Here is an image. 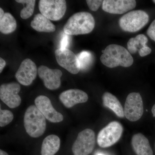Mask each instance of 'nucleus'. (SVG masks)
I'll return each mask as SVG.
<instances>
[{
  "mask_svg": "<svg viewBox=\"0 0 155 155\" xmlns=\"http://www.w3.org/2000/svg\"><path fill=\"white\" fill-rule=\"evenodd\" d=\"M125 117L131 122L141 118L143 113L142 99L139 93H131L127 96L124 109Z\"/></svg>",
  "mask_w": 155,
  "mask_h": 155,
  "instance_id": "8",
  "label": "nucleus"
},
{
  "mask_svg": "<svg viewBox=\"0 0 155 155\" xmlns=\"http://www.w3.org/2000/svg\"><path fill=\"white\" fill-rule=\"evenodd\" d=\"M17 22L10 13H5L0 18V31L4 34H9L15 31L17 28Z\"/></svg>",
  "mask_w": 155,
  "mask_h": 155,
  "instance_id": "21",
  "label": "nucleus"
},
{
  "mask_svg": "<svg viewBox=\"0 0 155 155\" xmlns=\"http://www.w3.org/2000/svg\"><path fill=\"white\" fill-rule=\"evenodd\" d=\"M0 155H8V154L5 152L1 150H0Z\"/></svg>",
  "mask_w": 155,
  "mask_h": 155,
  "instance_id": "30",
  "label": "nucleus"
},
{
  "mask_svg": "<svg viewBox=\"0 0 155 155\" xmlns=\"http://www.w3.org/2000/svg\"><path fill=\"white\" fill-rule=\"evenodd\" d=\"M149 20L148 15L144 11L137 10L130 11L123 15L119 20V25L125 31H138L146 25Z\"/></svg>",
  "mask_w": 155,
  "mask_h": 155,
  "instance_id": "4",
  "label": "nucleus"
},
{
  "mask_svg": "<svg viewBox=\"0 0 155 155\" xmlns=\"http://www.w3.org/2000/svg\"><path fill=\"white\" fill-rule=\"evenodd\" d=\"M14 119V115L8 110H0V126L4 127L8 125Z\"/></svg>",
  "mask_w": 155,
  "mask_h": 155,
  "instance_id": "24",
  "label": "nucleus"
},
{
  "mask_svg": "<svg viewBox=\"0 0 155 155\" xmlns=\"http://www.w3.org/2000/svg\"><path fill=\"white\" fill-rule=\"evenodd\" d=\"M89 8L92 11H97L102 4H103L104 1L102 0H87Z\"/></svg>",
  "mask_w": 155,
  "mask_h": 155,
  "instance_id": "25",
  "label": "nucleus"
},
{
  "mask_svg": "<svg viewBox=\"0 0 155 155\" xmlns=\"http://www.w3.org/2000/svg\"><path fill=\"white\" fill-rule=\"evenodd\" d=\"M38 7L41 14L53 21L61 19L67 11V3L64 0H40Z\"/></svg>",
  "mask_w": 155,
  "mask_h": 155,
  "instance_id": "5",
  "label": "nucleus"
},
{
  "mask_svg": "<svg viewBox=\"0 0 155 155\" xmlns=\"http://www.w3.org/2000/svg\"><path fill=\"white\" fill-rule=\"evenodd\" d=\"M5 14V13L4 12V11H3V9L1 8H0V18H2V17H3Z\"/></svg>",
  "mask_w": 155,
  "mask_h": 155,
  "instance_id": "29",
  "label": "nucleus"
},
{
  "mask_svg": "<svg viewBox=\"0 0 155 155\" xmlns=\"http://www.w3.org/2000/svg\"><path fill=\"white\" fill-rule=\"evenodd\" d=\"M55 55L60 66L72 74L80 71V66L77 56L68 49L59 48L56 50Z\"/></svg>",
  "mask_w": 155,
  "mask_h": 155,
  "instance_id": "9",
  "label": "nucleus"
},
{
  "mask_svg": "<svg viewBox=\"0 0 155 155\" xmlns=\"http://www.w3.org/2000/svg\"><path fill=\"white\" fill-rule=\"evenodd\" d=\"M77 57L81 70H86L91 66L93 61V57L91 53L83 51L78 55Z\"/></svg>",
  "mask_w": 155,
  "mask_h": 155,
  "instance_id": "23",
  "label": "nucleus"
},
{
  "mask_svg": "<svg viewBox=\"0 0 155 155\" xmlns=\"http://www.w3.org/2000/svg\"><path fill=\"white\" fill-rule=\"evenodd\" d=\"M69 35L67 34L64 35L61 39V43H60V48L61 49H67L69 44Z\"/></svg>",
  "mask_w": 155,
  "mask_h": 155,
  "instance_id": "27",
  "label": "nucleus"
},
{
  "mask_svg": "<svg viewBox=\"0 0 155 155\" xmlns=\"http://www.w3.org/2000/svg\"><path fill=\"white\" fill-rule=\"evenodd\" d=\"M123 127L119 122L114 121L109 123L100 131L97 142L100 147L107 148L116 143L120 139Z\"/></svg>",
  "mask_w": 155,
  "mask_h": 155,
  "instance_id": "6",
  "label": "nucleus"
},
{
  "mask_svg": "<svg viewBox=\"0 0 155 155\" xmlns=\"http://www.w3.org/2000/svg\"><path fill=\"white\" fill-rule=\"evenodd\" d=\"M35 103L39 110L50 122L57 123L62 122L64 119L62 114L55 110L49 98L45 96L40 95L37 97Z\"/></svg>",
  "mask_w": 155,
  "mask_h": 155,
  "instance_id": "12",
  "label": "nucleus"
},
{
  "mask_svg": "<svg viewBox=\"0 0 155 155\" xmlns=\"http://www.w3.org/2000/svg\"><path fill=\"white\" fill-rule=\"evenodd\" d=\"M37 71L34 62L31 59H26L20 64L15 74V77L20 84L28 86L36 78Z\"/></svg>",
  "mask_w": 155,
  "mask_h": 155,
  "instance_id": "11",
  "label": "nucleus"
},
{
  "mask_svg": "<svg viewBox=\"0 0 155 155\" xmlns=\"http://www.w3.org/2000/svg\"><path fill=\"white\" fill-rule=\"evenodd\" d=\"M136 6L134 0H104L102 9L110 14H122L134 9Z\"/></svg>",
  "mask_w": 155,
  "mask_h": 155,
  "instance_id": "14",
  "label": "nucleus"
},
{
  "mask_svg": "<svg viewBox=\"0 0 155 155\" xmlns=\"http://www.w3.org/2000/svg\"><path fill=\"white\" fill-rule=\"evenodd\" d=\"M97 155H105L104 154H103L102 153H98Z\"/></svg>",
  "mask_w": 155,
  "mask_h": 155,
  "instance_id": "32",
  "label": "nucleus"
},
{
  "mask_svg": "<svg viewBox=\"0 0 155 155\" xmlns=\"http://www.w3.org/2000/svg\"><path fill=\"white\" fill-rule=\"evenodd\" d=\"M20 89V85L17 82L2 84L0 87L1 100L10 108L19 107L21 103V97L18 94Z\"/></svg>",
  "mask_w": 155,
  "mask_h": 155,
  "instance_id": "10",
  "label": "nucleus"
},
{
  "mask_svg": "<svg viewBox=\"0 0 155 155\" xmlns=\"http://www.w3.org/2000/svg\"><path fill=\"white\" fill-rule=\"evenodd\" d=\"M102 52L103 54L100 58L101 62L109 68L118 66L129 67L133 64V58L130 53L122 46L110 45Z\"/></svg>",
  "mask_w": 155,
  "mask_h": 155,
  "instance_id": "1",
  "label": "nucleus"
},
{
  "mask_svg": "<svg viewBox=\"0 0 155 155\" xmlns=\"http://www.w3.org/2000/svg\"><path fill=\"white\" fill-rule=\"evenodd\" d=\"M131 144L137 155H153L152 149L148 140L142 134H137L133 136Z\"/></svg>",
  "mask_w": 155,
  "mask_h": 155,
  "instance_id": "17",
  "label": "nucleus"
},
{
  "mask_svg": "<svg viewBox=\"0 0 155 155\" xmlns=\"http://www.w3.org/2000/svg\"><path fill=\"white\" fill-rule=\"evenodd\" d=\"M24 124L26 132L34 138L42 135L46 127L45 118L34 105L30 106L25 111Z\"/></svg>",
  "mask_w": 155,
  "mask_h": 155,
  "instance_id": "3",
  "label": "nucleus"
},
{
  "mask_svg": "<svg viewBox=\"0 0 155 155\" xmlns=\"http://www.w3.org/2000/svg\"><path fill=\"white\" fill-rule=\"evenodd\" d=\"M6 62L2 58H0V73H2L6 66Z\"/></svg>",
  "mask_w": 155,
  "mask_h": 155,
  "instance_id": "28",
  "label": "nucleus"
},
{
  "mask_svg": "<svg viewBox=\"0 0 155 155\" xmlns=\"http://www.w3.org/2000/svg\"><path fill=\"white\" fill-rule=\"evenodd\" d=\"M147 34L155 42V19L153 21L147 31Z\"/></svg>",
  "mask_w": 155,
  "mask_h": 155,
  "instance_id": "26",
  "label": "nucleus"
},
{
  "mask_svg": "<svg viewBox=\"0 0 155 155\" xmlns=\"http://www.w3.org/2000/svg\"><path fill=\"white\" fill-rule=\"evenodd\" d=\"M153 2L154 3H155V0H154V1H153Z\"/></svg>",
  "mask_w": 155,
  "mask_h": 155,
  "instance_id": "33",
  "label": "nucleus"
},
{
  "mask_svg": "<svg viewBox=\"0 0 155 155\" xmlns=\"http://www.w3.org/2000/svg\"><path fill=\"white\" fill-rule=\"evenodd\" d=\"M147 41V38L143 34L138 35L135 38H130L127 43L128 51L132 54L138 51L141 57L148 55L151 52L152 50L146 45Z\"/></svg>",
  "mask_w": 155,
  "mask_h": 155,
  "instance_id": "16",
  "label": "nucleus"
},
{
  "mask_svg": "<svg viewBox=\"0 0 155 155\" xmlns=\"http://www.w3.org/2000/svg\"><path fill=\"white\" fill-rule=\"evenodd\" d=\"M61 140L58 136L50 135L43 141L41 149V155H54L60 149Z\"/></svg>",
  "mask_w": 155,
  "mask_h": 155,
  "instance_id": "19",
  "label": "nucleus"
},
{
  "mask_svg": "<svg viewBox=\"0 0 155 155\" xmlns=\"http://www.w3.org/2000/svg\"><path fill=\"white\" fill-rule=\"evenodd\" d=\"M60 101L67 108L86 102L88 97L85 92L79 89H69L63 92L59 96Z\"/></svg>",
  "mask_w": 155,
  "mask_h": 155,
  "instance_id": "15",
  "label": "nucleus"
},
{
  "mask_svg": "<svg viewBox=\"0 0 155 155\" xmlns=\"http://www.w3.org/2000/svg\"><path fill=\"white\" fill-rule=\"evenodd\" d=\"M152 112L153 116L154 117H155V104L153 107L152 109Z\"/></svg>",
  "mask_w": 155,
  "mask_h": 155,
  "instance_id": "31",
  "label": "nucleus"
},
{
  "mask_svg": "<svg viewBox=\"0 0 155 155\" xmlns=\"http://www.w3.org/2000/svg\"><path fill=\"white\" fill-rule=\"evenodd\" d=\"M31 26L39 32L50 33L55 31L56 26L48 19L41 14L35 15L31 22Z\"/></svg>",
  "mask_w": 155,
  "mask_h": 155,
  "instance_id": "18",
  "label": "nucleus"
},
{
  "mask_svg": "<svg viewBox=\"0 0 155 155\" xmlns=\"http://www.w3.org/2000/svg\"><path fill=\"white\" fill-rule=\"evenodd\" d=\"M38 73L47 88L54 90L61 86L63 73L59 69H51L46 66H41L38 70Z\"/></svg>",
  "mask_w": 155,
  "mask_h": 155,
  "instance_id": "13",
  "label": "nucleus"
},
{
  "mask_svg": "<svg viewBox=\"0 0 155 155\" xmlns=\"http://www.w3.org/2000/svg\"><path fill=\"white\" fill-rule=\"evenodd\" d=\"M102 98L103 105L105 107L111 109L120 118H123L125 116L124 109L116 97L107 92L104 93Z\"/></svg>",
  "mask_w": 155,
  "mask_h": 155,
  "instance_id": "20",
  "label": "nucleus"
},
{
  "mask_svg": "<svg viewBox=\"0 0 155 155\" xmlns=\"http://www.w3.org/2000/svg\"><path fill=\"white\" fill-rule=\"evenodd\" d=\"M95 145L94 131L91 129H84L78 134L72 147L74 155H88L91 153Z\"/></svg>",
  "mask_w": 155,
  "mask_h": 155,
  "instance_id": "7",
  "label": "nucleus"
},
{
  "mask_svg": "<svg viewBox=\"0 0 155 155\" xmlns=\"http://www.w3.org/2000/svg\"><path fill=\"white\" fill-rule=\"evenodd\" d=\"M95 26L94 18L90 13H75L68 19L64 25V33L69 35H79L91 32Z\"/></svg>",
  "mask_w": 155,
  "mask_h": 155,
  "instance_id": "2",
  "label": "nucleus"
},
{
  "mask_svg": "<svg viewBox=\"0 0 155 155\" xmlns=\"http://www.w3.org/2000/svg\"><path fill=\"white\" fill-rule=\"evenodd\" d=\"M16 2L26 5L25 8H23L20 12V17L22 19H28L32 16L34 11L36 2L35 0H16Z\"/></svg>",
  "mask_w": 155,
  "mask_h": 155,
  "instance_id": "22",
  "label": "nucleus"
}]
</instances>
